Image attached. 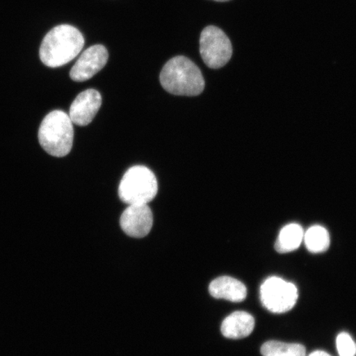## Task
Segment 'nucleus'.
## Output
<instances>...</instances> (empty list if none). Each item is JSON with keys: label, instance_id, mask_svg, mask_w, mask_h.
<instances>
[{"label": "nucleus", "instance_id": "1", "mask_svg": "<svg viewBox=\"0 0 356 356\" xmlns=\"http://www.w3.org/2000/svg\"><path fill=\"white\" fill-rule=\"evenodd\" d=\"M84 38L76 28L68 24L56 26L49 32L40 47V59L51 68L63 66L78 56Z\"/></svg>", "mask_w": 356, "mask_h": 356}, {"label": "nucleus", "instance_id": "2", "mask_svg": "<svg viewBox=\"0 0 356 356\" xmlns=\"http://www.w3.org/2000/svg\"><path fill=\"white\" fill-rule=\"evenodd\" d=\"M160 83L165 90L177 96L195 97L204 88V79L198 66L184 56L169 60L160 73Z\"/></svg>", "mask_w": 356, "mask_h": 356}, {"label": "nucleus", "instance_id": "3", "mask_svg": "<svg viewBox=\"0 0 356 356\" xmlns=\"http://www.w3.org/2000/svg\"><path fill=\"white\" fill-rule=\"evenodd\" d=\"M38 139L47 154L57 158L68 155L74 142L73 122L70 115L60 110L49 113L40 127Z\"/></svg>", "mask_w": 356, "mask_h": 356}, {"label": "nucleus", "instance_id": "4", "mask_svg": "<svg viewBox=\"0 0 356 356\" xmlns=\"http://www.w3.org/2000/svg\"><path fill=\"white\" fill-rule=\"evenodd\" d=\"M157 178L149 168L137 165L128 169L120 182L119 197L124 203L148 204L158 193Z\"/></svg>", "mask_w": 356, "mask_h": 356}, {"label": "nucleus", "instance_id": "5", "mask_svg": "<svg viewBox=\"0 0 356 356\" xmlns=\"http://www.w3.org/2000/svg\"><path fill=\"white\" fill-rule=\"evenodd\" d=\"M200 52L209 68L220 69L232 57L233 47L229 38L220 29L209 26L200 34Z\"/></svg>", "mask_w": 356, "mask_h": 356}, {"label": "nucleus", "instance_id": "6", "mask_svg": "<svg viewBox=\"0 0 356 356\" xmlns=\"http://www.w3.org/2000/svg\"><path fill=\"white\" fill-rule=\"evenodd\" d=\"M261 304L274 314H284L295 307L298 289L295 284L279 277L266 279L260 289Z\"/></svg>", "mask_w": 356, "mask_h": 356}, {"label": "nucleus", "instance_id": "7", "mask_svg": "<svg viewBox=\"0 0 356 356\" xmlns=\"http://www.w3.org/2000/svg\"><path fill=\"white\" fill-rule=\"evenodd\" d=\"M108 51L102 44H95L87 49L79 56L70 70V78L75 82L90 79L108 63Z\"/></svg>", "mask_w": 356, "mask_h": 356}, {"label": "nucleus", "instance_id": "8", "mask_svg": "<svg viewBox=\"0 0 356 356\" xmlns=\"http://www.w3.org/2000/svg\"><path fill=\"white\" fill-rule=\"evenodd\" d=\"M153 213L148 204H131L124 211L120 225L124 234L132 238H141L152 229Z\"/></svg>", "mask_w": 356, "mask_h": 356}, {"label": "nucleus", "instance_id": "9", "mask_svg": "<svg viewBox=\"0 0 356 356\" xmlns=\"http://www.w3.org/2000/svg\"><path fill=\"white\" fill-rule=\"evenodd\" d=\"M102 96L95 89H87L79 93L70 109V118L73 124L86 127L92 122L102 106Z\"/></svg>", "mask_w": 356, "mask_h": 356}, {"label": "nucleus", "instance_id": "10", "mask_svg": "<svg viewBox=\"0 0 356 356\" xmlns=\"http://www.w3.org/2000/svg\"><path fill=\"white\" fill-rule=\"evenodd\" d=\"M209 292L218 300L239 302L246 299L248 291L245 284L237 279L220 277L210 284Z\"/></svg>", "mask_w": 356, "mask_h": 356}, {"label": "nucleus", "instance_id": "11", "mask_svg": "<svg viewBox=\"0 0 356 356\" xmlns=\"http://www.w3.org/2000/svg\"><path fill=\"white\" fill-rule=\"evenodd\" d=\"M255 327V319L250 314L237 311L227 317L221 325L222 336L229 339H243L252 332Z\"/></svg>", "mask_w": 356, "mask_h": 356}, {"label": "nucleus", "instance_id": "12", "mask_svg": "<svg viewBox=\"0 0 356 356\" xmlns=\"http://www.w3.org/2000/svg\"><path fill=\"white\" fill-rule=\"evenodd\" d=\"M304 230L297 224H289L280 231L275 248L280 253H288L299 248L304 240Z\"/></svg>", "mask_w": 356, "mask_h": 356}, {"label": "nucleus", "instance_id": "13", "mask_svg": "<svg viewBox=\"0 0 356 356\" xmlns=\"http://www.w3.org/2000/svg\"><path fill=\"white\" fill-rule=\"evenodd\" d=\"M307 249L313 253L326 252L330 246V235L320 225L312 226L304 235Z\"/></svg>", "mask_w": 356, "mask_h": 356}, {"label": "nucleus", "instance_id": "14", "mask_svg": "<svg viewBox=\"0 0 356 356\" xmlns=\"http://www.w3.org/2000/svg\"><path fill=\"white\" fill-rule=\"evenodd\" d=\"M261 353L264 356H306V349L300 344L270 341L262 345Z\"/></svg>", "mask_w": 356, "mask_h": 356}, {"label": "nucleus", "instance_id": "15", "mask_svg": "<svg viewBox=\"0 0 356 356\" xmlns=\"http://www.w3.org/2000/svg\"><path fill=\"white\" fill-rule=\"evenodd\" d=\"M337 348L340 356H355L356 344L348 333L342 332L337 336Z\"/></svg>", "mask_w": 356, "mask_h": 356}, {"label": "nucleus", "instance_id": "16", "mask_svg": "<svg viewBox=\"0 0 356 356\" xmlns=\"http://www.w3.org/2000/svg\"><path fill=\"white\" fill-rule=\"evenodd\" d=\"M309 356H332L327 353H324L322 350L314 351V353L309 355Z\"/></svg>", "mask_w": 356, "mask_h": 356}, {"label": "nucleus", "instance_id": "17", "mask_svg": "<svg viewBox=\"0 0 356 356\" xmlns=\"http://www.w3.org/2000/svg\"><path fill=\"white\" fill-rule=\"evenodd\" d=\"M213 1H217V2H226V1H229V0H213Z\"/></svg>", "mask_w": 356, "mask_h": 356}]
</instances>
